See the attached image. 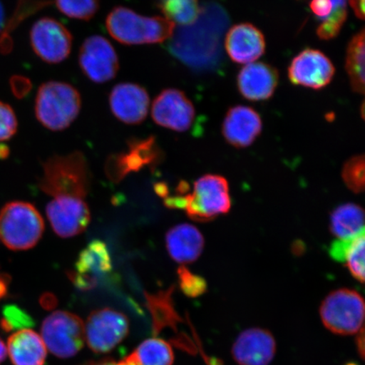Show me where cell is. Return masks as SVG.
<instances>
[{"mask_svg": "<svg viewBox=\"0 0 365 365\" xmlns=\"http://www.w3.org/2000/svg\"><path fill=\"white\" fill-rule=\"evenodd\" d=\"M42 339L46 349L56 357L71 358L83 348L84 322L75 314L58 310L44 319Z\"/></svg>", "mask_w": 365, "mask_h": 365, "instance_id": "obj_7", "label": "cell"}, {"mask_svg": "<svg viewBox=\"0 0 365 365\" xmlns=\"http://www.w3.org/2000/svg\"><path fill=\"white\" fill-rule=\"evenodd\" d=\"M86 365H137V364L135 361L134 358L132 357V355L130 354L118 362L113 361V360H103V361L89 363Z\"/></svg>", "mask_w": 365, "mask_h": 365, "instance_id": "obj_37", "label": "cell"}, {"mask_svg": "<svg viewBox=\"0 0 365 365\" xmlns=\"http://www.w3.org/2000/svg\"><path fill=\"white\" fill-rule=\"evenodd\" d=\"M222 135L237 148L252 145L262 131V120L252 108L238 105L227 111L222 123Z\"/></svg>", "mask_w": 365, "mask_h": 365, "instance_id": "obj_17", "label": "cell"}, {"mask_svg": "<svg viewBox=\"0 0 365 365\" xmlns=\"http://www.w3.org/2000/svg\"><path fill=\"white\" fill-rule=\"evenodd\" d=\"M346 365H357V364H346Z\"/></svg>", "mask_w": 365, "mask_h": 365, "instance_id": "obj_43", "label": "cell"}, {"mask_svg": "<svg viewBox=\"0 0 365 365\" xmlns=\"http://www.w3.org/2000/svg\"><path fill=\"white\" fill-rule=\"evenodd\" d=\"M30 42L34 53L43 61L58 63L70 56L73 38L61 22L51 17H43L31 27Z\"/></svg>", "mask_w": 365, "mask_h": 365, "instance_id": "obj_9", "label": "cell"}, {"mask_svg": "<svg viewBox=\"0 0 365 365\" xmlns=\"http://www.w3.org/2000/svg\"><path fill=\"white\" fill-rule=\"evenodd\" d=\"M81 70L95 83H105L116 76L120 62L115 49L102 36H89L81 46L79 51Z\"/></svg>", "mask_w": 365, "mask_h": 365, "instance_id": "obj_10", "label": "cell"}, {"mask_svg": "<svg viewBox=\"0 0 365 365\" xmlns=\"http://www.w3.org/2000/svg\"><path fill=\"white\" fill-rule=\"evenodd\" d=\"M7 355V349L4 346V342L0 340V364H1L4 359H6Z\"/></svg>", "mask_w": 365, "mask_h": 365, "instance_id": "obj_41", "label": "cell"}, {"mask_svg": "<svg viewBox=\"0 0 365 365\" xmlns=\"http://www.w3.org/2000/svg\"><path fill=\"white\" fill-rule=\"evenodd\" d=\"M330 230L337 240H346L364 232V212L354 203H346L332 212Z\"/></svg>", "mask_w": 365, "mask_h": 365, "instance_id": "obj_25", "label": "cell"}, {"mask_svg": "<svg viewBox=\"0 0 365 365\" xmlns=\"http://www.w3.org/2000/svg\"><path fill=\"white\" fill-rule=\"evenodd\" d=\"M51 4L47 0H18L17 8L11 19L7 22L1 41H0V52L8 53L11 51L13 42L11 38V31L16 29L26 17L34 13L42 10Z\"/></svg>", "mask_w": 365, "mask_h": 365, "instance_id": "obj_29", "label": "cell"}, {"mask_svg": "<svg viewBox=\"0 0 365 365\" xmlns=\"http://www.w3.org/2000/svg\"><path fill=\"white\" fill-rule=\"evenodd\" d=\"M111 270V257L106 244L96 240L81 251L75 270L68 272V276L78 289L89 290L98 284L99 277Z\"/></svg>", "mask_w": 365, "mask_h": 365, "instance_id": "obj_15", "label": "cell"}, {"mask_svg": "<svg viewBox=\"0 0 365 365\" xmlns=\"http://www.w3.org/2000/svg\"><path fill=\"white\" fill-rule=\"evenodd\" d=\"M81 108L79 91L66 82H45L36 93V117L48 130L67 129L78 117Z\"/></svg>", "mask_w": 365, "mask_h": 365, "instance_id": "obj_3", "label": "cell"}, {"mask_svg": "<svg viewBox=\"0 0 365 365\" xmlns=\"http://www.w3.org/2000/svg\"><path fill=\"white\" fill-rule=\"evenodd\" d=\"M6 19H4V11L1 2H0V41H1L4 29H6Z\"/></svg>", "mask_w": 365, "mask_h": 365, "instance_id": "obj_40", "label": "cell"}, {"mask_svg": "<svg viewBox=\"0 0 365 365\" xmlns=\"http://www.w3.org/2000/svg\"><path fill=\"white\" fill-rule=\"evenodd\" d=\"M106 29L124 45L162 43L170 40L175 24L161 16H143L124 6L113 8L106 18Z\"/></svg>", "mask_w": 365, "mask_h": 365, "instance_id": "obj_2", "label": "cell"}, {"mask_svg": "<svg viewBox=\"0 0 365 365\" xmlns=\"http://www.w3.org/2000/svg\"><path fill=\"white\" fill-rule=\"evenodd\" d=\"M355 16L364 20V0H349Z\"/></svg>", "mask_w": 365, "mask_h": 365, "instance_id": "obj_38", "label": "cell"}, {"mask_svg": "<svg viewBox=\"0 0 365 365\" xmlns=\"http://www.w3.org/2000/svg\"><path fill=\"white\" fill-rule=\"evenodd\" d=\"M131 355L137 365H173L175 360L170 344L160 339L144 341Z\"/></svg>", "mask_w": 365, "mask_h": 365, "instance_id": "obj_27", "label": "cell"}, {"mask_svg": "<svg viewBox=\"0 0 365 365\" xmlns=\"http://www.w3.org/2000/svg\"><path fill=\"white\" fill-rule=\"evenodd\" d=\"M8 353L14 365H43L47 357L42 336L27 328L10 336Z\"/></svg>", "mask_w": 365, "mask_h": 365, "instance_id": "obj_22", "label": "cell"}, {"mask_svg": "<svg viewBox=\"0 0 365 365\" xmlns=\"http://www.w3.org/2000/svg\"><path fill=\"white\" fill-rule=\"evenodd\" d=\"M323 325L336 335L356 334L364 327V301L357 291L340 289L331 292L319 308Z\"/></svg>", "mask_w": 365, "mask_h": 365, "instance_id": "obj_6", "label": "cell"}, {"mask_svg": "<svg viewBox=\"0 0 365 365\" xmlns=\"http://www.w3.org/2000/svg\"><path fill=\"white\" fill-rule=\"evenodd\" d=\"M277 352L272 333L262 328L241 332L232 348V358L239 365H269Z\"/></svg>", "mask_w": 365, "mask_h": 365, "instance_id": "obj_16", "label": "cell"}, {"mask_svg": "<svg viewBox=\"0 0 365 365\" xmlns=\"http://www.w3.org/2000/svg\"><path fill=\"white\" fill-rule=\"evenodd\" d=\"M153 120L157 125L177 132H185L193 125L195 108L184 91L163 90L152 106Z\"/></svg>", "mask_w": 365, "mask_h": 365, "instance_id": "obj_11", "label": "cell"}, {"mask_svg": "<svg viewBox=\"0 0 365 365\" xmlns=\"http://www.w3.org/2000/svg\"><path fill=\"white\" fill-rule=\"evenodd\" d=\"M43 231V219L30 203L10 202L0 211V239L11 250L34 248Z\"/></svg>", "mask_w": 365, "mask_h": 365, "instance_id": "obj_4", "label": "cell"}, {"mask_svg": "<svg viewBox=\"0 0 365 365\" xmlns=\"http://www.w3.org/2000/svg\"><path fill=\"white\" fill-rule=\"evenodd\" d=\"M163 152L154 136L145 139H131L125 153L108 158L106 171L109 179L120 182L132 172L143 170L161 161Z\"/></svg>", "mask_w": 365, "mask_h": 365, "instance_id": "obj_12", "label": "cell"}, {"mask_svg": "<svg viewBox=\"0 0 365 365\" xmlns=\"http://www.w3.org/2000/svg\"><path fill=\"white\" fill-rule=\"evenodd\" d=\"M341 177L345 185L356 194L362 193L365 184V161L364 155L351 158L344 163Z\"/></svg>", "mask_w": 365, "mask_h": 365, "instance_id": "obj_32", "label": "cell"}, {"mask_svg": "<svg viewBox=\"0 0 365 365\" xmlns=\"http://www.w3.org/2000/svg\"><path fill=\"white\" fill-rule=\"evenodd\" d=\"M364 232L353 238L337 240L331 245L330 257L344 264L351 275L360 284L364 282Z\"/></svg>", "mask_w": 365, "mask_h": 365, "instance_id": "obj_24", "label": "cell"}, {"mask_svg": "<svg viewBox=\"0 0 365 365\" xmlns=\"http://www.w3.org/2000/svg\"><path fill=\"white\" fill-rule=\"evenodd\" d=\"M40 188L56 202L86 200L90 186L88 163L84 154L54 155L43 164Z\"/></svg>", "mask_w": 365, "mask_h": 365, "instance_id": "obj_1", "label": "cell"}, {"mask_svg": "<svg viewBox=\"0 0 365 365\" xmlns=\"http://www.w3.org/2000/svg\"><path fill=\"white\" fill-rule=\"evenodd\" d=\"M4 319L1 324L2 327L6 331H11L14 329H20L31 326L33 321L26 312H22L20 308L15 305H8L4 308Z\"/></svg>", "mask_w": 365, "mask_h": 365, "instance_id": "obj_34", "label": "cell"}, {"mask_svg": "<svg viewBox=\"0 0 365 365\" xmlns=\"http://www.w3.org/2000/svg\"><path fill=\"white\" fill-rule=\"evenodd\" d=\"M365 30L356 34L346 48V71L348 73L351 88L356 93L364 94L365 81Z\"/></svg>", "mask_w": 365, "mask_h": 365, "instance_id": "obj_26", "label": "cell"}, {"mask_svg": "<svg viewBox=\"0 0 365 365\" xmlns=\"http://www.w3.org/2000/svg\"><path fill=\"white\" fill-rule=\"evenodd\" d=\"M150 98L148 91L138 84H118L109 95V107L114 116L127 125H139L148 115Z\"/></svg>", "mask_w": 365, "mask_h": 365, "instance_id": "obj_14", "label": "cell"}, {"mask_svg": "<svg viewBox=\"0 0 365 365\" xmlns=\"http://www.w3.org/2000/svg\"><path fill=\"white\" fill-rule=\"evenodd\" d=\"M230 186L225 177L207 175L195 182L192 192L184 195L185 211L196 222H209L230 211Z\"/></svg>", "mask_w": 365, "mask_h": 365, "instance_id": "obj_5", "label": "cell"}, {"mask_svg": "<svg viewBox=\"0 0 365 365\" xmlns=\"http://www.w3.org/2000/svg\"><path fill=\"white\" fill-rule=\"evenodd\" d=\"M287 72L292 83L319 90L331 83L335 67L325 53L307 48L293 58Z\"/></svg>", "mask_w": 365, "mask_h": 365, "instance_id": "obj_13", "label": "cell"}, {"mask_svg": "<svg viewBox=\"0 0 365 365\" xmlns=\"http://www.w3.org/2000/svg\"><path fill=\"white\" fill-rule=\"evenodd\" d=\"M178 276L182 293L190 298H197L204 294L207 289V284L204 278L195 275L184 266L178 269Z\"/></svg>", "mask_w": 365, "mask_h": 365, "instance_id": "obj_33", "label": "cell"}, {"mask_svg": "<svg viewBox=\"0 0 365 365\" xmlns=\"http://www.w3.org/2000/svg\"><path fill=\"white\" fill-rule=\"evenodd\" d=\"M173 287L167 291H162L157 294H148L149 307L153 314L156 327L158 324H165L168 326H175L180 321L173 307L172 294Z\"/></svg>", "mask_w": 365, "mask_h": 365, "instance_id": "obj_30", "label": "cell"}, {"mask_svg": "<svg viewBox=\"0 0 365 365\" xmlns=\"http://www.w3.org/2000/svg\"><path fill=\"white\" fill-rule=\"evenodd\" d=\"M357 339H356V345H357L358 353L362 359H364V327L358 333Z\"/></svg>", "mask_w": 365, "mask_h": 365, "instance_id": "obj_39", "label": "cell"}, {"mask_svg": "<svg viewBox=\"0 0 365 365\" xmlns=\"http://www.w3.org/2000/svg\"><path fill=\"white\" fill-rule=\"evenodd\" d=\"M156 4L166 19L182 26L193 24L202 11L198 0H157Z\"/></svg>", "mask_w": 365, "mask_h": 365, "instance_id": "obj_28", "label": "cell"}, {"mask_svg": "<svg viewBox=\"0 0 365 365\" xmlns=\"http://www.w3.org/2000/svg\"><path fill=\"white\" fill-rule=\"evenodd\" d=\"M166 246L173 261L190 264L202 255L205 240L198 228L188 223H182L167 232Z\"/></svg>", "mask_w": 365, "mask_h": 365, "instance_id": "obj_21", "label": "cell"}, {"mask_svg": "<svg viewBox=\"0 0 365 365\" xmlns=\"http://www.w3.org/2000/svg\"><path fill=\"white\" fill-rule=\"evenodd\" d=\"M46 212L53 231L61 238H71L81 234L91 220L86 202L58 203L50 200Z\"/></svg>", "mask_w": 365, "mask_h": 365, "instance_id": "obj_20", "label": "cell"}, {"mask_svg": "<svg viewBox=\"0 0 365 365\" xmlns=\"http://www.w3.org/2000/svg\"><path fill=\"white\" fill-rule=\"evenodd\" d=\"M279 74L276 68L263 62L246 65L237 77V86L245 99L252 102L270 99L277 90Z\"/></svg>", "mask_w": 365, "mask_h": 365, "instance_id": "obj_18", "label": "cell"}, {"mask_svg": "<svg viewBox=\"0 0 365 365\" xmlns=\"http://www.w3.org/2000/svg\"><path fill=\"white\" fill-rule=\"evenodd\" d=\"M9 149L6 145H0V158H4L8 156Z\"/></svg>", "mask_w": 365, "mask_h": 365, "instance_id": "obj_42", "label": "cell"}, {"mask_svg": "<svg viewBox=\"0 0 365 365\" xmlns=\"http://www.w3.org/2000/svg\"><path fill=\"white\" fill-rule=\"evenodd\" d=\"M58 10L72 19L90 21L99 10V0H54Z\"/></svg>", "mask_w": 365, "mask_h": 365, "instance_id": "obj_31", "label": "cell"}, {"mask_svg": "<svg viewBox=\"0 0 365 365\" xmlns=\"http://www.w3.org/2000/svg\"><path fill=\"white\" fill-rule=\"evenodd\" d=\"M84 326L85 340L97 354L110 352L129 333L125 314L109 308L95 310Z\"/></svg>", "mask_w": 365, "mask_h": 365, "instance_id": "obj_8", "label": "cell"}, {"mask_svg": "<svg viewBox=\"0 0 365 365\" xmlns=\"http://www.w3.org/2000/svg\"><path fill=\"white\" fill-rule=\"evenodd\" d=\"M349 0H312L309 3L317 19L321 21L317 29L319 38L329 41L339 35L348 18Z\"/></svg>", "mask_w": 365, "mask_h": 365, "instance_id": "obj_23", "label": "cell"}, {"mask_svg": "<svg viewBox=\"0 0 365 365\" xmlns=\"http://www.w3.org/2000/svg\"><path fill=\"white\" fill-rule=\"evenodd\" d=\"M225 48L232 61L248 65L263 56L266 39L257 26L250 23H240L228 31Z\"/></svg>", "mask_w": 365, "mask_h": 365, "instance_id": "obj_19", "label": "cell"}, {"mask_svg": "<svg viewBox=\"0 0 365 365\" xmlns=\"http://www.w3.org/2000/svg\"><path fill=\"white\" fill-rule=\"evenodd\" d=\"M17 130V118L10 105L0 102V143L10 140Z\"/></svg>", "mask_w": 365, "mask_h": 365, "instance_id": "obj_35", "label": "cell"}, {"mask_svg": "<svg viewBox=\"0 0 365 365\" xmlns=\"http://www.w3.org/2000/svg\"><path fill=\"white\" fill-rule=\"evenodd\" d=\"M12 88L14 93L18 98H23L29 93L31 89V84L29 79L24 78V77L16 76L14 77L12 80Z\"/></svg>", "mask_w": 365, "mask_h": 365, "instance_id": "obj_36", "label": "cell"}]
</instances>
